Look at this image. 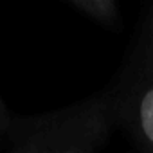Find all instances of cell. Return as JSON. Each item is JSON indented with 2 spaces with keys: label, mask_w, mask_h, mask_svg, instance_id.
<instances>
[{
  "label": "cell",
  "mask_w": 153,
  "mask_h": 153,
  "mask_svg": "<svg viewBox=\"0 0 153 153\" xmlns=\"http://www.w3.org/2000/svg\"><path fill=\"white\" fill-rule=\"evenodd\" d=\"M85 11L90 15L101 18V20H112L115 16V2L114 0H76Z\"/></svg>",
  "instance_id": "cell-2"
},
{
  "label": "cell",
  "mask_w": 153,
  "mask_h": 153,
  "mask_svg": "<svg viewBox=\"0 0 153 153\" xmlns=\"http://www.w3.org/2000/svg\"><path fill=\"white\" fill-rule=\"evenodd\" d=\"M139 128L146 142L153 148V85L146 88L139 101Z\"/></svg>",
  "instance_id": "cell-1"
}]
</instances>
